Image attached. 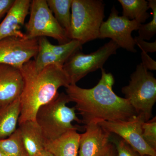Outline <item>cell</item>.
<instances>
[{"label": "cell", "instance_id": "cell-17", "mask_svg": "<svg viewBox=\"0 0 156 156\" xmlns=\"http://www.w3.org/2000/svg\"><path fill=\"white\" fill-rule=\"evenodd\" d=\"M122 8V16L143 24L150 17L147 11L148 2L145 0H119Z\"/></svg>", "mask_w": 156, "mask_h": 156}, {"label": "cell", "instance_id": "cell-29", "mask_svg": "<svg viewBox=\"0 0 156 156\" xmlns=\"http://www.w3.org/2000/svg\"><path fill=\"white\" fill-rule=\"evenodd\" d=\"M0 156H6L4 154L2 153V152H0Z\"/></svg>", "mask_w": 156, "mask_h": 156}, {"label": "cell", "instance_id": "cell-27", "mask_svg": "<svg viewBox=\"0 0 156 156\" xmlns=\"http://www.w3.org/2000/svg\"><path fill=\"white\" fill-rule=\"evenodd\" d=\"M115 151V148L114 144H111L107 152L103 156H116Z\"/></svg>", "mask_w": 156, "mask_h": 156}, {"label": "cell", "instance_id": "cell-10", "mask_svg": "<svg viewBox=\"0 0 156 156\" xmlns=\"http://www.w3.org/2000/svg\"><path fill=\"white\" fill-rule=\"evenodd\" d=\"M39 50L38 38L10 37L0 40V63L20 69L35 57Z\"/></svg>", "mask_w": 156, "mask_h": 156}, {"label": "cell", "instance_id": "cell-9", "mask_svg": "<svg viewBox=\"0 0 156 156\" xmlns=\"http://www.w3.org/2000/svg\"><path fill=\"white\" fill-rule=\"evenodd\" d=\"M144 117L137 115L128 121H103L98 123L110 133L121 136L140 156H156V151L150 147L143 138V124Z\"/></svg>", "mask_w": 156, "mask_h": 156}, {"label": "cell", "instance_id": "cell-2", "mask_svg": "<svg viewBox=\"0 0 156 156\" xmlns=\"http://www.w3.org/2000/svg\"><path fill=\"white\" fill-rule=\"evenodd\" d=\"M20 70L23 87L20 97V114L18 124L29 120L35 121L38 109L55 98L59 94L60 87L66 88L70 85L63 66L51 65L39 70L34 60L31 59Z\"/></svg>", "mask_w": 156, "mask_h": 156}, {"label": "cell", "instance_id": "cell-22", "mask_svg": "<svg viewBox=\"0 0 156 156\" xmlns=\"http://www.w3.org/2000/svg\"><path fill=\"white\" fill-rule=\"evenodd\" d=\"M142 128L143 138L148 145L156 151V117L144 122Z\"/></svg>", "mask_w": 156, "mask_h": 156}, {"label": "cell", "instance_id": "cell-28", "mask_svg": "<svg viewBox=\"0 0 156 156\" xmlns=\"http://www.w3.org/2000/svg\"><path fill=\"white\" fill-rule=\"evenodd\" d=\"M36 156H53L52 154L50 153V152L48 151L47 150L44 149L42 151H41L40 153Z\"/></svg>", "mask_w": 156, "mask_h": 156}, {"label": "cell", "instance_id": "cell-18", "mask_svg": "<svg viewBox=\"0 0 156 156\" xmlns=\"http://www.w3.org/2000/svg\"><path fill=\"white\" fill-rule=\"evenodd\" d=\"M47 2L57 22L66 30L71 39L72 0H48Z\"/></svg>", "mask_w": 156, "mask_h": 156}, {"label": "cell", "instance_id": "cell-6", "mask_svg": "<svg viewBox=\"0 0 156 156\" xmlns=\"http://www.w3.org/2000/svg\"><path fill=\"white\" fill-rule=\"evenodd\" d=\"M30 14L29 20L25 24L24 34L26 38L50 37L57 41L59 45L66 44L71 40L57 22L46 0L31 1Z\"/></svg>", "mask_w": 156, "mask_h": 156}, {"label": "cell", "instance_id": "cell-8", "mask_svg": "<svg viewBox=\"0 0 156 156\" xmlns=\"http://www.w3.org/2000/svg\"><path fill=\"white\" fill-rule=\"evenodd\" d=\"M140 24L136 20L119 16V11L113 6L108 18L101 26L98 38H110L119 48L136 53L135 42L131 34L138 30Z\"/></svg>", "mask_w": 156, "mask_h": 156}, {"label": "cell", "instance_id": "cell-14", "mask_svg": "<svg viewBox=\"0 0 156 156\" xmlns=\"http://www.w3.org/2000/svg\"><path fill=\"white\" fill-rule=\"evenodd\" d=\"M26 151L29 156H36L44 149L45 139L36 121L29 120L18 124Z\"/></svg>", "mask_w": 156, "mask_h": 156}, {"label": "cell", "instance_id": "cell-26", "mask_svg": "<svg viewBox=\"0 0 156 156\" xmlns=\"http://www.w3.org/2000/svg\"><path fill=\"white\" fill-rule=\"evenodd\" d=\"M15 0H0V21L8 13Z\"/></svg>", "mask_w": 156, "mask_h": 156}, {"label": "cell", "instance_id": "cell-5", "mask_svg": "<svg viewBox=\"0 0 156 156\" xmlns=\"http://www.w3.org/2000/svg\"><path fill=\"white\" fill-rule=\"evenodd\" d=\"M122 92L137 115L144 117L146 122L152 117V109L156 101V79L140 63L130 76L127 86Z\"/></svg>", "mask_w": 156, "mask_h": 156}, {"label": "cell", "instance_id": "cell-20", "mask_svg": "<svg viewBox=\"0 0 156 156\" xmlns=\"http://www.w3.org/2000/svg\"><path fill=\"white\" fill-rule=\"evenodd\" d=\"M38 51L35 56V59L34 60L37 69H42L51 65L63 66L65 62L61 58L54 55L49 50L45 45L44 37L38 38Z\"/></svg>", "mask_w": 156, "mask_h": 156}, {"label": "cell", "instance_id": "cell-13", "mask_svg": "<svg viewBox=\"0 0 156 156\" xmlns=\"http://www.w3.org/2000/svg\"><path fill=\"white\" fill-rule=\"evenodd\" d=\"M30 0H15V2L0 23V40L10 37H26L21 31L26 18L30 14Z\"/></svg>", "mask_w": 156, "mask_h": 156}, {"label": "cell", "instance_id": "cell-19", "mask_svg": "<svg viewBox=\"0 0 156 156\" xmlns=\"http://www.w3.org/2000/svg\"><path fill=\"white\" fill-rule=\"evenodd\" d=\"M0 152L7 156H29L19 128L8 138L0 140Z\"/></svg>", "mask_w": 156, "mask_h": 156}, {"label": "cell", "instance_id": "cell-7", "mask_svg": "<svg viewBox=\"0 0 156 156\" xmlns=\"http://www.w3.org/2000/svg\"><path fill=\"white\" fill-rule=\"evenodd\" d=\"M119 48L118 45L111 40L93 53L84 54L79 51L73 54L63 66L70 85H76L89 73L103 68L110 56L116 54Z\"/></svg>", "mask_w": 156, "mask_h": 156}, {"label": "cell", "instance_id": "cell-3", "mask_svg": "<svg viewBox=\"0 0 156 156\" xmlns=\"http://www.w3.org/2000/svg\"><path fill=\"white\" fill-rule=\"evenodd\" d=\"M70 102L66 93L62 92L49 103L38 110L35 121L41 130L45 140H53L68 131L80 130L81 126H74L73 122L81 123L77 116L75 107L67 106Z\"/></svg>", "mask_w": 156, "mask_h": 156}, {"label": "cell", "instance_id": "cell-30", "mask_svg": "<svg viewBox=\"0 0 156 156\" xmlns=\"http://www.w3.org/2000/svg\"><path fill=\"white\" fill-rule=\"evenodd\" d=\"M150 156L146 155V156Z\"/></svg>", "mask_w": 156, "mask_h": 156}, {"label": "cell", "instance_id": "cell-16", "mask_svg": "<svg viewBox=\"0 0 156 156\" xmlns=\"http://www.w3.org/2000/svg\"><path fill=\"white\" fill-rule=\"evenodd\" d=\"M20 114V98L0 106V140L8 138L16 131Z\"/></svg>", "mask_w": 156, "mask_h": 156}, {"label": "cell", "instance_id": "cell-24", "mask_svg": "<svg viewBox=\"0 0 156 156\" xmlns=\"http://www.w3.org/2000/svg\"><path fill=\"white\" fill-rule=\"evenodd\" d=\"M135 45H137L141 51L146 53H154L156 51V41L149 43L140 37H135L134 38Z\"/></svg>", "mask_w": 156, "mask_h": 156}, {"label": "cell", "instance_id": "cell-21", "mask_svg": "<svg viewBox=\"0 0 156 156\" xmlns=\"http://www.w3.org/2000/svg\"><path fill=\"white\" fill-rule=\"evenodd\" d=\"M148 2L150 9L152 10V19L148 23L140 24L137 30L138 37L144 41H149L156 33V1L149 0Z\"/></svg>", "mask_w": 156, "mask_h": 156}, {"label": "cell", "instance_id": "cell-23", "mask_svg": "<svg viewBox=\"0 0 156 156\" xmlns=\"http://www.w3.org/2000/svg\"><path fill=\"white\" fill-rule=\"evenodd\" d=\"M114 144L117 156H140L123 139L115 140Z\"/></svg>", "mask_w": 156, "mask_h": 156}, {"label": "cell", "instance_id": "cell-25", "mask_svg": "<svg viewBox=\"0 0 156 156\" xmlns=\"http://www.w3.org/2000/svg\"><path fill=\"white\" fill-rule=\"evenodd\" d=\"M141 63L148 70H156V62L149 56L147 53L142 51L141 53Z\"/></svg>", "mask_w": 156, "mask_h": 156}, {"label": "cell", "instance_id": "cell-1", "mask_svg": "<svg viewBox=\"0 0 156 156\" xmlns=\"http://www.w3.org/2000/svg\"><path fill=\"white\" fill-rule=\"evenodd\" d=\"M98 83L91 89L69 85L66 89L70 102L76 104V110L86 125L103 121H128L137 114L128 100L117 95L113 90L115 79L111 73L101 68Z\"/></svg>", "mask_w": 156, "mask_h": 156}, {"label": "cell", "instance_id": "cell-15", "mask_svg": "<svg viewBox=\"0 0 156 156\" xmlns=\"http://www.w3.org/2000/svg\"><path fill=\"white\" fill-rule=\"evenodd\" d=\"M76 130L68 131L53 140H45L44 149L53 156H78L80 135Z\"/></svg>", "mask_w": 156, "mask_h": 156}, {"label": "cell", "instance_id": "cell-12", "mask_svg": "<svg viewBox=\"0 0 156 156\" xmlns=\"http://www.w3.org/2000/svg\"><path fill=\"white\" fill-rule=\"evenodd\" d=\"M23 87L20 70L0 63V106L9 104L19 98Z\"/></svg>", "mask_w": 156, "mask_h": 156}, {"label": "cell", "instance_id": "cell-4", "mask_svg": "<svg viewBox=\"0 0 156 156\" xmlns=\"http://www.w3.org/2000/svg\"><path fill=\"white\" fill-rule=\"evenodd\" d=\"M105 5L101 0H72L70 37L82 45L98 38L104 21Z\"/></svg>", "mask_w": 156, "mask_h": 156}, {"label": "cell", "instance_id": "cell-11", "mask_svg": "<svg viewBox=\"0 0 156 156\" xmlns=\"http://www.w3.org/2000/svg\"><path fill=\"white\" fill-rule=\"evenodd\" d=\"M86 131L80 135L78 156H103L111 143V133L98 123H90L84 126Z\"/></svg>", "mask_w": 156, "mask_h": 156}]
</instances>
